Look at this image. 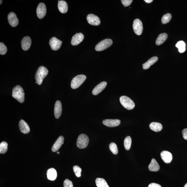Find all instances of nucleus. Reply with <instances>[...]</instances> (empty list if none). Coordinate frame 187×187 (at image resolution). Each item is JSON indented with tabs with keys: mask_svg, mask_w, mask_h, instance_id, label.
I'll return each instance as SVG.
<instances>
[{
	"mask_svg": "<svg viewBox=\"0 0 187 187\" xmlns=\"http://www.w3.org/2000/svg\"><path fill=\"white\" fill-rule=\"evenodd\" d=\"M171 15L170 13H167V14L164 15L162 18V23L164 24H166L168 23L171 20Z\"/></svg>",
	"mask_w": 187,
	"mask_h": 187,
	"instance_id": "obj_31",
	"label": "nucleus"
},
{
	"mask_svg": "<svg viewBox=\"0 0 187 187\" xmlns=\"http://www.w3.org/2000/svg\"><path fill=\"white\" fill-rule=\"evenodd\" d=\"M95 182L97 187H109L107 182L103 178H98Z\"/></svg>",
	"mask_w": 187,
	"mask_h": 187,
	"instance_id": "obj_26",
	"label": "nucleus"
},
{
	"mask_svg": "<svg viewBox=\"0 0 187 187\" xmlns=\"http://www.w3.org/2000/svg\"><path fill=\"white\" fill-rule=\"evenodd\" d=\"M109 148L111 152L114 155H117L118 153V150L117 144L114 142L111 143L109 145Z\"/></svg>",
	"mask_w": 187,
	"mask_h": 187,
	"instance_id": "obj_30",
	"label": "nucleus"
},
{
	"mask_svg": "<svg viewBox=\"0 0 187 187\" xmlns=\"http://www.w3.org/2000/svg\"><path fill=\"white\" fill-rule=\"evenodd\" d=\"M7 143L5 141H3L0 144V153L1 154H4L7 151Z\"/></svg>",
	"mask_w": 187,
	"mask_h": 187,
	"instance_id": "obj_29",
	"label": "nucleus"
},
{
	"mask_svg": "<svg viewBox=\"0 0 187 187\" xmlns=\"http://www.w3.org/2000/svg\"><path fill=\"white\" fill-rule=\"evenodd\" d=\"M62 107L61 102L57 101L55 102L54 108V114L55 118L58 119L60 117L62 113Z\"/></svg>",
	"mask_w": 187,
	"mask_h": 187,
	"instance_id": "obj_18",
	"label": "nucleus"
},
{
	"mask_svg": "<svg viewBox=\"0 0 187 187\" xmlns=\"http://www.w3.org/2000/svg\"><path fill=\"white\" fill-rule=\"evenodd\" d=\"M7 48L4 43H0V54L4 55L7 52Z\"/></svg>",
	"mask_w": 187,
	"mask_h": 187,
	"instance_id": "obj_33",
	"label": "nucleus"
},
{
	"mask_svg": "<svg viewBox=\"0 0 187 187\" xmlns=\"http://www.w3.org/2000/svg\"><path fill=\"white\" fill-rule=\"evenodd\" d=\"M32 41L30 37L27 36L24 37L21 41V46L22 49L24 51L28 50L31 46Z\"/></svg>",
	"mask_w": 187,
	"mask_h": 187,
	"instance_id": "obj_14",
	"label": "nucleus"
},
{
	"mask_svg": "<svg viewBox=\"0 0 187 187\" xmlns=\"http://www.w3.org/2000/svg\"><path fill=\"white\" fill-rule=\"evenodd\" d=\"M176 47L178 48V51L180 53H183L186 50V45L183 41L178 42L176 45Z\"/></svg>",
	"mask_w": 187,
	"mask_h": 187,
	"instance_id": "obj_27",
	"label": "nucleus"
},
{
	"mask_svg": "<svg viewBox=\"0 0 187 187\" xmlns=\"http://www.w3.org/2000/svg\"><path fill=\"white\" fill-rule=\"evenodd\" d=\"M148 187H161V185L155 183H151L148 186Z\"/></svg>",
	"mask_w": 187,
	"mask_h": 187,
	"instance_id": "obj_37",
	"label": "nucleus"
},
{
	"mask_svg": "<svg viewBox=\"0 0 187 187\" xmlns=\"http://www.w3.org/2000/svg\"><path fill=\"white\" fill-rule=\"evenodd\" d=\"M2 1H1V3H0V4L1 5V3H2Z\"/></svg>",
	"mask_w": 187,
	"mask_h": 187,
	"instance_id": "obj_40",
	"label": "nucleus"
},
{
	"mask_svg": "<svg viewBox=\"0 0 187 187\" xmlns=\"http://www.w3.org/2000/svg\"><path fill=\"white\" fill-rule=\"evenodd\" d=\"M24 92L21 86L16 85L13 88L12 97L20 103H23L24 101Z\"/></svg>",
	"mask_w": 187,
	"mask_h": 187,
	"instance_id": "obj_2",
	"label": "nucleus"
},
{
	"mask_svg": "<svg viewBox=\"0 0 187 187\" xmlns=\"http://www.w3.org/2000/svg\"><path fill=\"white\" fill-rule=\"evenodd\" d=\"M84 35L82 33H77L74 35L72 38L71 44L72 45H78L83 41Z\"/></svg>",
	"mask_w": 187,
	"mask_h": 187,
	"instance_id": "obj_13",
	"label": "nucleus"
},
{
	"mask_svg": "<svg viewBox=\"0 0 187 187\" xmlns=\"http://www.w3.org/2000/svg\"><path fill=\"white\" fill-rule=\"evenodd\" d=\"M73 171L75 173L76 176L77 177L80 178L81 176L82 169L78 166L73 167Z\"/></svg>",
	"mask_w": 187,
	"mask_h": 187,
	"instance_id": "obj_32",
	"label": "nucleus"
},
{
	"mask_svg": "<svg viewBox=\"0 0 187 187\" xmlns=\"http://www.w3.org/2000/svg\"><path fill=\"white\" fill-rule=\"evenodd\" d=\"M148 168L150 171H157L160 169V166L156 159L153 158L151 160V163L148 166Z\"/></svg>",
	"mask_w": 187,
	"mask_h": 187,
	"instance_id": "obj_23",
	"label": "nucleus"
},
{
	"mask_svg": "<svg viewBox=\"0 0 187 187\" xmlns=\"http://www.w3.org/2000/svg\"><path fill=\"white\" fill-rule=\"evenodd\" d=\"M107 85L106 82H101L94 88L92 91V94L94 95H97L105 88Z\"/></svg>",
	"mask_w": 187,
	"mask_h": 187,
	"instance_id": "obj_15",
	"label": "nucleus"
},
{
	"mask_svg": "<svg viewBox=\"0 0 187 187\" xmlns=\"http://www.w3.org/2000/svg\"><path fill=\"white\" fill-rule=\"evenodd\" d=\"M112 40L107 38L102 40L96 45L95 49L97 51H101L109 48L112 45Z\"/></svg>",
	"mask_w": 187,
	"mask_h": 187,
	"instance_id": "obj_6",
	"label": "nucleus"
},
{
	"mask_svg": "<svg viewBox=\"0 0 187 187\" xmlns=\"http://www.w3.org/2000/svg\"><path fill=\"white\" fill-rule=\"evenodd\" d=\"M87 22L90 25L94 26H99L100 24L101 21L99 18L97 16L93 14H90L87 17Z\"/></svg>",
	"mask_w": 187,
	"mask_h": 187,
	"instance_id": "obj_10",
	"label": "nucleus"
},
{
	"mask_svg": "<svg viewBox=\"0 0 187 187\" xmlns=\"http://www.w3.org/2000/svg\"><path fill=\"white\" fill-rule=\"evenodd\" d=\"M161 156L162 159L167 164L171 163L172 160V155L169 151H162L161 154Z\"/></svg>",
	"mask_w": 187,
	"mask_h": 187,
	"instance_id": "obj_16",
	"label": "nucleus"
},
{
	"mask_svg": "<svg viewBox=\"0 0 187 187\" xmlns=\"http://www.w3.org/2000/svg\"><path fill=\"white\" fill-rule=\"evenodd\" d=\"M48 70L46 67L43 66L39 67L35 74V83L38 85H41L43 83L44 78L48 75Z\"/></svg>",
	"mask_w": 187,
	"mask_h": 187,
	"instance_id": "obj_1",
	"label": "nucleus"
},
{
	"mask_svg": "<svg viewBox=\"0 0 187 187\" xmlns=\"http://www.w3.org/2000/svg\"><path fill=\"white\" fill-rule=\"evenodd\" d=\"M133 30L136 35H140L142 34L143 32V25L142 22L139 19L134 20L133 24Z\"/></svg>",
	"mask_w": 187,
	"mask_h": 187,
	"instance_id": "obj_7",
	"label": "nucleus"
},
{
	"mask_svg": "<svg viewBox=\"0 0 187 187\" xmlns=\"http://www.w3.org/2000/svg\"><path fill=\"white\" fill-rule=\"evenodd\" d=\"M64 140V139L62 136H60L58 138L52 148V151L53 152H56L59 149L62 144H63Z\"/></svg>",
	"mask_w": 187,
	"mask_h": 187,
	"instance_id": "obj_17",
	"label": "nucleus"
},
{
	"mask_svg": "<svg viewBox=\"0 0 187 187\" xmlns=\"http://www.w3.org/2000/svg\"><path fill=\"white\" fill-rule=\"evenodd\" d=\"M120 122V120L118 119H106L103 121L104 125L109 127H117L119 125Z\"/></svg>",
	"mask_w": 187,
	"mask_h": 187,
	"instance_id": "obj_12",
	"label": "nucleus"
},
{
	"mask_svg": "<svg viewBox=\"0 0 187 187\" xmlns=\"http://www.w3.org/2000/svg\"><path fill=\"white\" fill-rule=\"evenodd\" d=\"M158 60V58L157 57H154L150 59L147 61H146L142 65L143 68L144 70H146L149 69L151 65H154Z\"/></svg>",
	"mask_w": 187,
	"mask_h": 187,
	"instance_id": "obj_21",
	"label": "nucleus"
},
{
	"mask_svg": "<svg viewBox=\"0 0 187 187\" xmlns=\"http://www.w3.org/2000/svg\"><path fill=\"white\" fill-rule=\"evenodd\" d=\"M19 127L20 131L24 134H27L30 131V128L27 123L24 120L21 119L19 123Z\"/></svg>",
	"mask_w": 187,
	"mask_h": 187,
	"instance_id": "obj_19",
	"label": "nucleus"
},
{
	"mask_svg": "<svg viewBox=\"0 0 187 187\" xmlns=\"http://www.w3.org/2000/svg\"><path fill=\"white\" fill-rule=\"evenodd\" d=\"M57 154H60V152H57Z\"/></svg>",
	"mask_w": 187,
	"mask_h": 187,
	"instance_id": "obj_41",
	"label": "nucleus"
},
{
	"mask_svg": "<svg viewBox=\"0 0 187 187\" xmlns=\"http://www.w3.org/2000/svg\"><path fill=\"white\" fill-rule=\"evenodd\" d=\"M132 140L130 136H128L125 139L124 142V146L126 150H129L131 148Z\"/></svg>",
	"mask_w": 187,
	"mask_h": 187,
	"instance_id": "obj_28",
	"label": "nucleus"
},
{
	"mask_svg": "<svg viewBox=\"0 0 187 187\" xmlns=\"http://www.w3.org/2000/svg\"><path fill=\"white\" fill-rule=\"evenodd\" d=\"M182 134L184 138L187 140V128L183 130L182 131Z\"/></svg>",
	"mask_w": 187,
	"mask_h": 187,
	"instance_id": "obj_36",
	"label": "nucleus"
},
{
	"mask_svg": "<svg viewBox=\"0 0 187 187\" xmlns=\"http://www.w3.org/2000/svg\"><path fill=\"white\" fill-rule=\"evenodd\" d=\"M184 187H187V183L185 184Z\"/></svg>",
	"mask_w": 187,
	"mask_h": 187,
	"instance_id": "obj_39",
	"label": "nucleus"
},
{
	"mask_svg": "<svg viewBox=\"0 0 187 187\" xmlns=\"http://www.w3.org/2000/svg\"><path fill=\"white\" fill-rule=\"evenodd\" d=\"M64 187H74L72 182L68 179L65 180L63 183Z\"/></svg>",
	"mask_w": 187,
	"mask_h": 187,
	"instance_id": "obj_34",
	"label": "nucleus"
},
{
	"mask_svg": "<svg viewBox=\"0 0 187 187\" xmlns=\"http://www.w3.org/2000/svg\"><path fill=\"white\" fill-rule=\"evenodd\" d=\"M47 8L44 3H40L36 9L37 16L40 19H42L46 14Z\"/></svg>",
	"mask_w": 187,
	"mask_h": 187,
	"instance_id": "obj_8",
	"label": "nucleus"
},
{
	"mask_svg": "<svg viewBox=\"0 0 187 187\" xmlns=\"http://www.w3.org/2000/svg\"><path fill=\"white\" fill-rule=\"evenodd\" d=\"M58 8L59 11L62 13H65L68 10V6L67 3L64 1H58Z\"/></svg>",
	"mask_w": 187,
	"mask_h": 187,
	"instance_id": "obj_20",
	"label": "nucleus"
},
{
	"mask_svg": "<svg viewBox=\"0 0 187 187\" xmlns=\"http://www.w3.org/2000/svg\"><path fill=\"white\" fill-rule=\"evenodd\" d=\"M89 142L88 136L86 135L82 134L78 136L77 141V146L80 149H84L88 146Z\"/></svg>",
	"mask_w": 187,
	"mask_h": 187,
	"instance_id": "obj_5",
	"label": "nucleus"
},
{
	"mask_svg": "<svg viewBox=\"0 0 187 187\" xmlns=\"http://www.w3.org/2000/svg\"><path fill=\"white\" fill-rule=\"evenodd\" d=\"M49 43L52 49L56 51L59 50L61 47L62 41L58 39L56 37H53L50 39Z\"/></svg>",
	"mask_w": 187,
	"mask_h": 187,
	"instance_id": "obj_9",
	"label": "nucleus"
},
{
	"mask_svg": "<svg viewBox=\"0 0 187 187\" xmlns=\"http://www.w3.org/2000/svg\"><path fill=\"white\" fill-rule=\"evenodd\" d=\"M47 176L48 179L51 181H54L56 179L57 176L56 170L53 168L49 169L47 172Z\"/></svg>",
	"mask_w": 187,
	"mask_h": 187,
	"instance_id": "obj_22",
	"label": "nucleus"
},
{
	"mask_svg": "<svg viewBox=\"0 0 187 187\" xmlns=\"http://www.w3.org/2000/svg\"><path fill=\"white\" fill-rule=\"evenodd\" d=\"M8 20L9 24L13 27L16 26L19 23V21L17 17L16 14L13 12H11L8 14Z\"/></svg>",
	"mask_w": 187,
	"mask_h": 187,
	"instance_id": "obj_11",
	"label": "nucleus"
},
{
	"mask_svg": "<svg viewBox=\"0 0 187 187\" xmlns=\"http://www.w3.org/2000/svg\"><path fill=\"white\" fill-rule=\"evenodd\" d=\"M167 37L168 35L166 33H163L160 34L156 40V45H159L162 44L166 41Z\"/></svg>",
	"mask_w": 187,
	"mask_h": 187,
	"instance_id": "obj_25",
	"label": "nucleus"
},
{
	"mask_svg": "<svg viewBox=\"0 0 187 187\" xmlns=\"http://www.w3.org/2000/svg\"><path fill=\"white\" fill-rule=\"evenodd\" d=\"M121 1L123 5L126 7L130 5L131 3H132L133 1L132 0H122Z\"/></svg>",
	"mask_w": 187,
	"mask_h": 187,
	"instance_id": "obj_35",
	"label": "nucleus"
},
{
	"mask_svg": "<svg viewBox=\"0 0 187 187\" xmlns=\"http://www.w3.org/2000/svg\"><path fill=\"white\" fill-rule=\"evenodd\" d=\"M149 127L151 130L158 132L161 131L163 129V126L159 123L153 122L150 124Z\"/></svg>",
	"mask_w": 187,
	"mask_h": 187,
	"instance_id": "obj_24",
	"label": "nucleus"
},
{
	"mask_svg": "<svg viewBox=\"0 0 187 187\" xmlns=\"http://www.w3.org/2000/svg\"><path fill=\"white\" fill-rule=\"evenodd\" d=\"M86 77L84 75L77 76L72 79L71 86L72 88L76 89L78 88L86 80Z\"/></svg>",
	"mask_w": 187,
	"mask_h": 187,
	"instance_id": "obj_4",
	"label": "nucleus"
},
{
	"mask_svg": "<svg viewBox=\"0 0 187 187\" xmlns=\"http://www.w3.org/2000/svg\"><path fill=\"white\" fill-rule=\"evenodd\" d=\"M120 103L125 108L128 110H131L135 107L134 102L127 96H123L119 98Z\"/></svg>",
	"mask_w": 187,
	"mask_h": 187,
	"instance_id": "obj_3",
	"label": "nucleus"
},
{
	"mask_svg": "<svg viewBox=\"0 0 187 187\" xmlns=\"http://www.w3.org/2000/svg\"><path fill=\"white\" fill-rule=\"evenodd\" d=\"M144 1L146 3H150L153 2V0H144Z\"/></svg>",
	"mask_w": 187,
	"mask_h": 187,
	"instance_id": "obj_38",
	"label": "nucleus"
}]
</instances>
